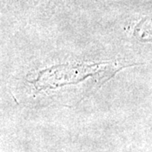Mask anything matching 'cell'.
I'll return each mask as SVG.
<instances>
[{
	"label": "cell",
	"mask_w": 152,
	"mask_h": 152,
	"mask_svg": "<svg viewBox=\"0 0 152 152\" xmlns=\"http://www.w3.org/2000/svg\"><path fill=\"white\" fill-rule=\"evenodd\" d=\"M72 0H5L8 5L15 9H50L55 8Z\"/></svg>",
	"instance_id": "obj_2"
},
{
	"label": "cell",
	"mask_w": 152,
	"mask_h": 152,
	"mask_svg": "<svg viewBox=\"0 0 152 152\" xmlns=\"http://www.w3.org/2000/svg\"><path fill=\"white\" fill-rule=\"evenodd\" d=\"M128 66L130 64L118 61L64 64L33 72L26 82L31 86L34 98L53 101L69 98L80 102Z\"/></svg>",
	"instance_id": "obj_1"
}]
</instances>
